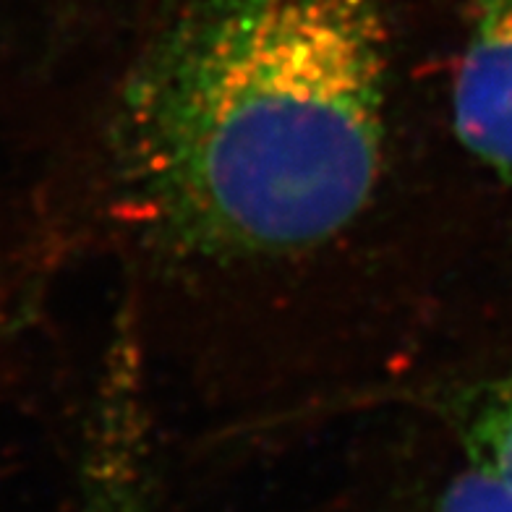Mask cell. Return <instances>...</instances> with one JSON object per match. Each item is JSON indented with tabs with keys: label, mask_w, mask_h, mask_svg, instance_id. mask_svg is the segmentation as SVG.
<instances>
[{
	"label": "cell",
	"mask_w": 512,
	"mask_h": 512,
	"mask_svg": "<svg viewBox=\"0 0 512 512\" xmlns=\"http://www.w3.org/2000/svg\"><path fill=\"white\" fill-rule=\"evenodd\" d=\"M452 81V123L468 155L512 194V0H473Z\"/></svg>",
	"instance_id": "3"
},
{
	"label": "cell",
	"mask_w": 512,
	"mask_h": 512,
	"mask_svg": "<svg viewBox=\"0 0 512 512\" xmlns=\"http://www.w3.org/2000/svg\"><path fill=\"white\" fill-rule=\"evenodd\" d=\"M421 512H512V486L468 463Z\"/></svg>",
	"instance_id": "5"
},
{
	"label": "cell",
	"mask_w": 512,
	"mask_h": 512,
	"mask_svg": "<svg viewBox=\"0 0 512 512\" xmlns=\"http://www.w3.org/2000/svg\"><path fill=\"white\" fill-rule=\"evenodd\" d=\"M76 512H155L139 358L123 332L108 353Z\"/></svg>",
	"instance_id": "2"
},
{
	"label": "cell",
	"mask_w": 512,
	"mask_h": 512,
	"mask_svg": "<svg viewBox=\"0 0 512 512\" xmlns=\"http://www.w3.org/2000/svg\"><path fill=\"white\" fill-rule=\"evenodd\" d=\"M387 105L377 0H189L115 102V196L168 254L319 249L377 194Z\"/></svg>",
	"instance_id": "1"
},
{
	"label": "cell",
	"mask_w": 512,
	"mask_h": 512,
	"mask_svg": "<svg viewBox=\"0 0 512 512\" xmlns=\"http://www.w3.org/2000/svg\"><path fill=\"white\" fill-rule=\"evenodd\" d=\"M452 421L465 460L512 486V377L463 392Z\"/></svg>",
	"instance_id": "4"
}]
</instances>
